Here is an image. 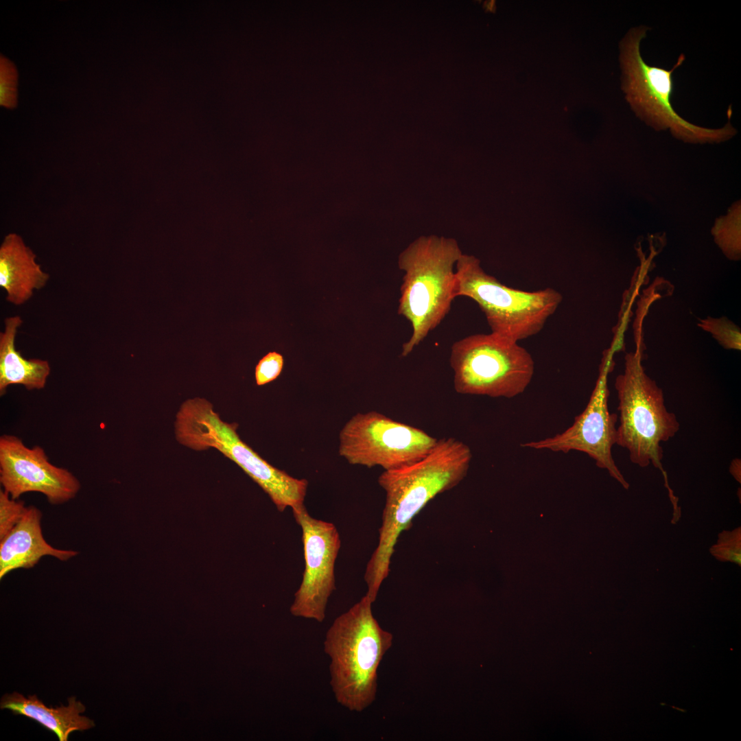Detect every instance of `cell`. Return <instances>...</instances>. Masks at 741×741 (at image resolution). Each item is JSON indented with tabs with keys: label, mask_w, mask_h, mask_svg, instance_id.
<instances>
[{
	"label": "cell",
	"mask_w": 741,
	"mask_h": 741,
	"mask_svg": "<svg viewBox=\"0 0 741 741\" xmlns=\"http://www.w3.org/2000/svg\"><path fill=\"white\" fill-rule=\"evenodd\" d=\"M365 595L335 619L326 633L324 651L329 657L330 685L336 701L360 712L375 700L377 670L393 636L374 618Z\"/></svg>",
	"instance_id": "1"
},
{
	"label": "cell",
	"mask_w": 741,
	"mask_h": 741,
	"mask_svg": "<svg viewBox=\"0 0 741 741\" xmlns=\"http://www.w3.org/2000/svg\"><path fill=\"white\" fill-rule=\"evenodd\" d=\"M454 239L431 235L411 243L399 257L404 274L398 314L411 325L412 333L402 345L406 357L444 320L456 297V264L462 255Z\"/></svg>",
	"instance_id": "2"
},
{
	"label": "cell",
	"mask_w": 741,
	"mask_h": 741,
	"mask_svg": "<svg viewBox=\"0 0 741 741\" xmlns=\"http://www.w3.org/2000/svg\"><path fill=\"white\" fill-rule=\"evenodd\" d=\"M378 483L386 492L379 542L366 566V596L373 603L390 572V561L398 538L412 525L414 517L436 495L458 484L451 463L437 453H430L403 467L384 471Z\"/></svg>",
	"instance_id": "3"
},
{
	"label": "cell",
	"mask_w": 741,
	"mask_h": 741,
	"mask_svg": "<svg viewBox=\"0 0 741 741\" xmlns=\"http://www.w3.org/2000/svg\"><path fill=\"white\" fill-rule=\"evenodd\" d=\"M238 424L221 419L208 400L195 397L180 405L174 423L177 441L196 451L213 448L237 464L283 512L303 504L308 482L294 478L264 460L237 432Z\"/></svg>",
	"instance_id": "4"
},
{
	"label": "cell",
	"mask_w": 741,
	"mask_h": 741,
	"mask_svg": "<svg viewBox=\"0 0 741 741\" xmlns=\"http://www.w3.org/2000/svg\"><path fill=\"white\" fill-rule=\"evenodd\" d=\"M642 360L641 349L627 353L624 372L615 379L620 412L616 444L628 451L634 464L646 467L651 463L659 469L669 489L661 444L676 434L679 423L667 410L662 390L645 373Z\"/></svg>",
	"instance_id": "5"
},
{
	"label": "cell",
	"mask_w": 741,
	"mask_h": 741,
	"mask_svg": "<svg viewBox=\"0 0 741 741\" xmlns=\"http://www.w3.org/2000/svg\"><path fill=\"white\" fill-rule=\"evenodd\" d=\"M455 295L478 305L491 333L517 342L539 333L563 299L550 287L530 292L510 287L487 274L476 257L464 254L456 264Z\"/></svg>",
	"instance_id": "6"
},
{
	"label": "cell",
	"mask_w": 741,
	"mask_h": 741,
	"mask_svg": "<svg viewBox=\"0 0 741 741\" xmlns=\"http://www.w3.org/2000/svg\"><path fill=\"white\" fill-rule=\"evenodd\" d=\"M449 364L457 393L493 398L510 399L523 393L534 372V362L525 348L491 333L455 342Z\"/></svg>",
	"instance_id": "7"
},
{
	"label": "cell",
	"mask_w": 741,
	"mask_h": 741,
	"mask_svg": "<svg viewBox=\"0 0 741 741\" xmlns=\"http://www.w3.org/2000/svg\"><path fill=\"white\" fill-rule=\"evenodd\" d=\"M646 33V27L633 28L622 46L623 87L635 114L655 130L669 129L674 137L685 142L719 143L731 138L737 131L729 122L722 128H703L685 121L674 110L670 102L672 75L685 57L681 55L670 71L648 65L639 49Z\"/></svg>",
	"instance_id": "8"
},
{
	"label": "cell",
	"mask_w": 741,
	"mask_h": 741,
	"mask_svg": "<svg viewBox=\"0 0 741 741\" xmlns=\"http://www.w3.org/2000/svg\"><path fill=\"white\" fill-rule=\"evenodd\" d=\"M438 438L376 411L357 413L339 434V454L354 465L384 471L414 463L428 454Z\"/></svg>",
	"instance_id": "9"
},
{
	"label": "cell",
	"mask_w": 741,
	"mask_h": 741,
	"mask_svg": "<svg viewBox=\"0 0 741 741\" xmlns=\"http://www.w3.org/2000/svg\"><path fill=\"white\" fill-rule=\"evenodd\" d=\"M613 368L612 353L603 357L600 374L585 410L575 417L571 427L562 433L538 440L520 445L524 448L547 449L567 454L578 451L593 459L596 465L607 469L610 475L628 488V483L616 466L612 456V447L616 444L618 416L609 410L607 375Z\"/></svg>",
	"instance_id": "10"
},
{
	"label": "cell",
	"mask_w": 741,
	"mask_h": 741,
	"mask_svg": "<svg viewBox=\"0 0 741 741\" xmlns=\"http://www.w3.org/2000/svg\"><path fill=\"white\" fill-rule=\"evenodd\" d=\"M302 530L305 569L290 611L295 617L322 622L336 589L335 563L341 540L336 526L312 517L304 504L292 508Z\"/></svg>",
	"instance_id": "11"
},
{
	"label": "cell",
	"mask_w": 741,
	"mask_h": 741,
	"mask_svg": "<svg viewBox=\"0 0 741 741\" xmlns=\"http://www.w3.org/2000/svg\"><path fill=\"white\" fill-rule=\"evenodd\" d=\"M0 482L13 499L37 492L54 505L73 499L81 488L71 471L49 462L43 447L30 448L21 438L10 434L0 437Z\"/></svg>",
	"instance_id": "12"
},
{
	"label": "cell",
	"mask_w": 741,
	"mask_h": 741,
	"mask_svg": "<svg viewBox=\"0 0 741 741\" xmlns=\"http://www.w3.org/2000/svg\"><path fill=\"white\" fill-rule=\"evenodd\" d=\"M41 511L27 507L20 521L0 540V579L13 570L30 569L45 556L67 561L78 552L54 548L45 539L41 528Z\"/></svg>",
	"instance_id": "13"
},
{
	"label": "cell",
	"mask_w": 741,
	"mask_h": 741,
	"mask_svg": "<svg viewBox=\"0 0 741 741\" xmlns=\"http://www.w3.org/2000/svg\"><path fill=\"white\" fill-rule=\"evenodd\" d=\"M36 258L20 235L10 233L4 237L0 246V286L9 303L21 305L32 298L34 290L47 285L49 275Z\"/></svg>",
	"instance_id": "14"
},
{
	"label": "cell",
	"mask_w": 741,
	"mask_h": 741,
	"mask_svg": "<svg viewBox=\"0 0 741 741\" xmlns=\"http://www.w3.org/2000/svg\"><path fill=\"white\" fill-rule=\"evenodd\" d=\"M0 707L36 721L55 733L60 741L68 740L73 731H82L95 726L93 720L80 714L86 707L75 696L68 699V705L54 708L47 707L35 694L26 698L14 692L1 698Z\"/></svg>",
	"instance_id": "15"
},
{
	"label": "cell",
	"mask_w": 741,
	"mask_h": 741,
	"mask_svg": "<svg viewBox=\"0 0 741 741\" xmlns=\"http://www.w3.org/2000/svg\"><path fill=\"white\" fill-rule=\"evenodd\" d=\"M19 316L5 319V329L0 333V395L11 385H22L27 390L45 388L51 368L47 360L25 359L15 346Z\"/></svg>",
	"instance_id": "16"
},
{
	"label": "cell",
	"mask_w": 741,
	"mask_h": 741,
	"mask_svg": "<svg viewBox=\"0 0 741 741\" xmlns=\"http://www.w3.org/2000/svg\"><path fill=\"white\" fill-rule=\"evenodd\" d=\"M740 201L729 209L726 215L716 219L711 233L716 243L730 259L740 258Z\"/></svg>",
	"instance_id": "17"
},
{
	"label": "cell",
	"mask_w": 741,
	"mask_h": 741,
	"mask_svg": "<svg viewBox=\"0 0 741 741\" xmlns=\"http://www.w3.org/2000/svg\"><path fill=\"white\" fill-rule=\"evenodd\" d=\"M17 499L0 490V540L16 526L26 511L25 502Z\"/></svg>",
	"instance_id": "18"
},
{
	"label": "cell",
	"mask_w": 741,
	"mask_h": 741,
	"mask_svg": "<svg viewBox=\"0 0 741 741\" xmlns=\"http://www.w3.org/2000/svg\"><path fill=\"white\" fill-rule=\"evenodd\" d=\"M699 325L712 333L727 349H740V331L725 318L701 320Z\"/></svg>",
	"instance_id": "19"
},
{
	"label": "cell",
	"mask_w": 741,
	"mask_h": 741,
	"mask_svg": "<svg viewBox=\"0 0 741 741\" xmlns=\"http://www.w3.org/2000/svg\"><path fill=\"white\" fill-rule=\"evenodd\" d=\"M0 102L6 108L16 104L17 72L14 65L4 57L1 58Z\"/></svg>",
	"instance_id": "20"
},
{
	"label": "cell",
	"mask_w": 741,
	"mask_h": 741,
	"mask_svg": "<svg viewBox=\"0 0 741 741\" xmlns=\"http://www.w3.org/2000/svg\"><path fill=\"white\" fill-rule=\"evenodd\" d=\"M284 360L280 353L271 351L264 355L257 363L255 377L257 386H263L275 380L281 374Z\"/></svg>",
	"instance_id": "21"
}]
</instances>
